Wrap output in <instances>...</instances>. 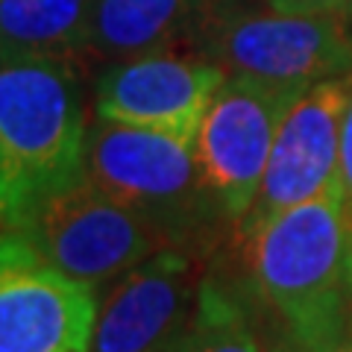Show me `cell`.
I'll return each instance as SVG.
<instances>
[{
  "label": "cell",
  "instance_id": "12",
  "mask_svg": "<svg viewBox=\"0 0 352 352\" xmlns=\"http://www.w3.org/2000/svg\"><path fill=\"white\" fill-rule=\"evenodd\" d=\"M91 0H0V56H88Z\"/></svg>",
  "mask_w": 352,
  "mask_h": 352
},
{
  "label": "cell",
  "instance_id": "18",
  "mask_svg": "<svg viewBox=\"0 0 352 352\" xmlns=\"http://www.w3.org/2000/svg\"><path fill=\"white\" fill-rule=\"evenodd\" d=\"M346 282H349V294H352V229H349V250H346Z\"/></svg>",
  "mask_w": 352,
  "mask_h": 352
},
{
  "label": "cell",
  "instance_id": "5",
  "mask_svg": "<svg viewBox=\"0 0 352 352\" xmlns=\"http://www.w3.org/2000/svg\"><path fill=\"white\" fill-rule=\"evenodd\" d=\"M18 232L62 273L103 288L156 250L168 247L159 229L91 182L85 170L30 208Z\"/></svg>",
  "mask_w": 352,
  "mask_h": 352
},
{
  "label": "cell",
  "instance_id": "15",
  "mask_svg": "<svg viewBox=\"0 0 352 352\" xmlns=\"http://www.w3.org/2000/svg\"><path fill=\"white\" fill-rule=\"evenodd\" d=\"M282 12H346L349 0H264Z\"/></svg>",
  "mask_w": 352,
  "mask_h": 352
},
{
  "label": "cell",
  "instance_id": "11",
  "mask_svg": "<svg viewBox=\"0 0 352 352\" xmlns=\"http://www.w3.org/2000/svg\"><path fill=\"white\" fill-rule=\"evenodd\" d=\"M214 0H91L88 56L124 62L150 53H197Z\"/></svg>",
  "mask_w": 352,
  "mask_h": 352
},
{
  "label": "cell",
  "instance_id": "4",
  "mask_svg": "<svg viewBox=\"0 0 352 352\" xmlns=\"http://www.w3.org/2000/svg\"><path fill=\"white\" fill-rule=\"evenodd\" d=\"M197 53L226 76L294 94L332 76H352L346 12H282L264 0H214Z\"/></svg>",
  "mask_w": 352,
  "mask_h": 352
},
{
  "label": "cell",
  "instance_id": "17",
  "mask_svg": "<svg viewBox=\"0 0 352 352\" xmlns=\"http://www.w3.org/2000/svg\"><path fill=\"white\" fill-rule=\"evenodd\" d=\"M267 352H308V349L288 332V329L282 326V329H279V335H276V338H270V349H267Z\"/></svg>",
  "mask_w": 352,
  "mask_h": 352
},
{
  "label": "cell",
  "instance_id": "6",
  "mask_svg": "<svg viewBox=\"0 0 352 352\" xmlns=\"http://www.w3.org/2000/svg\"><path fill=\"white\" fill-rule=\"evenodd\" d=\"M97 288L62 273L24 232H0V352H91Z\"/></svg>",
  "mask_w": 352,
  "mask_h": 352
},
{
  "label": "cell",
  "instance_id": "20",
  "mask_svg": "<svg viewBox=\"0 0 352 352\" xmlns=\"http://www.w3.org/2000/svg\"><path fill=\"white\" fill-rule=\"evenodd\" d=\"M346 21H349V30H352V0L346 3Z\"/></svg>",
  "mask_w": 352,
  "mask_h": 352
},
{
  "label": "cell",
  "instance_id": "3",
  "mask_svg": "<svg viewBox=\"0 0 352 352\" xmlns=\"http://www.w3.org/2000/svg\"><path fill=\"white\" fill-rule=\"evenodd\" d=\"M82 170L106 194L150 220L168 247L206 256L226 223L208 194L194 144L164 132L94 120L85 138Z\"/></svg>",
  "mask_w": 352,
  "mask_h": 352
},
{
  "label": "cell",
  "instance_id": "10",
  "mask_svg": "<svg viewBox=\"0 0 352 352\" xmlns=\"http://www.w3.org/2000/svg\"><path fill=\"white\" fill-rule=\"evenodd\" d=\"M203 258L162 247L103 285L91 352H173L194 314Z\"/></svg>",
  "mask_w": 352,
  "mask_h": 352
},
{
  "label": "cell",
  "instance_id": "9",
  "mask_svg": "<svg viewBox=\"0 0 352 352\" xmlns=\"http://www.w3.org/2000/svg\"><path fill=\"white\" fill-rule=\"evenodd\" d=\"M226 74L200 53H150L109 62L94 85V118L191 141Z\"/></svg>",
  "mask_w": 352,
  "mask_h": 352
},
{
  "label": "cell",
  "instance_id": "2",
  "mask_svg": "<svg viewBox=\"0 0 352 352\" xmlns=\"http://www.w3.org/2000/svg\"><path fill=\"white\" fill-rule=\"evenodd\" d=\"M80 65L0 56V203L18 232L44 194L82 173L85 103Z\"/></svg>",
  "mask_w": 352,
  "mask_h": 352
},
{
  "label": "cell",
  "instance_id": "16",
  "mask_svg": "<svg viewBox=\"0 0 352 352\" xmlns=\"http://www.w3.org/2000/svg\"><path fill=\"white\" fill-rule=\"evenodd\" d=\"M308 352H352V320L344 329H340L335 338L323 340L320 346H314V349H308Z\"/></svg>",
  "mask_w": 352,
  "mask_h": 352
},
{
  "label": "cell",
  "instance_id": "19",
  "mask_svg": "<svg viewBox=\"0 0 352 352\" xmlns=\"http://www.w3.org/2000/svg\"><path fill=\"white\" fill-rule=\"evenodd\" d=\"M0 232H12V229H9V220H6V212H3V203H0Z\"/></svg>",
  "mask_w": 352,
  "mask_h": 352
},
{
  "label": "cell",
  "instance_id": "7",
  "mask_svg": "<svg viewBox=\"0 0 352 352\" xmlns=\"http://www.w3.org/2000/svg\"><path fill=\"white\" fill-rule=\"evenodd\" d=\"M300 94L226 76L194 138L203 182L223 214L241 223L261 188L285 112Z\"/></svg>",
  "mask_w": 352,
  "mask_h": 352
},
{
  "label": "cell",
  "instance_id": "1",
  "mask_svg": "<svg viewBox=\"0 0 352 352\" xmlns=\"http://www.w3.org/2000/svg\"><path fill=\"white\" fill-rule=\"evenodd\" d=\"M238 241L244 244L252 296L305 349L320 346L352 320L349 220L338 194L285 208Z\"/></svg>",
  "mask_w": 352,
  "mask_h": 352
},
{
  "label": "cell",
  "instance_id": "13",
  "mask_svg": "<svg viewBox=\"0 0 352 352\" xmlns=\"http://www.w3.org/2000/svg\"><path fill=\"white\" fill-rule=\"evenodd\" d=\"M250 294L217 273H206L194 314L173 352H267L270 338L261 335Z\"/></svg>",
  "mask_w": 352,
  "mask_h": 352
},
{
  "label": "cell",
  "instance_id": "8",
  "mask_svg": "<svg viewBox=\"0 0 352 352\" xmlns=\"http://www.w3.org/2000/svg\"><path fill=\"white\" fill-rule=\"evenodd\" d=\"M352 91V76L314 82L285 112L273 141L267 170L250 212L241 217L235 235L261 226L285 208L338 194L340 120Z\"/></svg>",
  "mask_w": 352,
  "mask_h": 352
},
{
  "label": "cell",
  "instance_id": "14",
  "mask_svg": "<svg viewBox=\"0 0 352 352\" xmlns=\"http://www.w3.org/2000/svg\"><path fill=\"white\" fill-rule=\"evenodd\" d=\"M338 197L352 229V91L346 100V112L340 120V156H338Z\"/></svg>",
  "mask_w": 352,
  "mask_h": 352
}]
</instances>
